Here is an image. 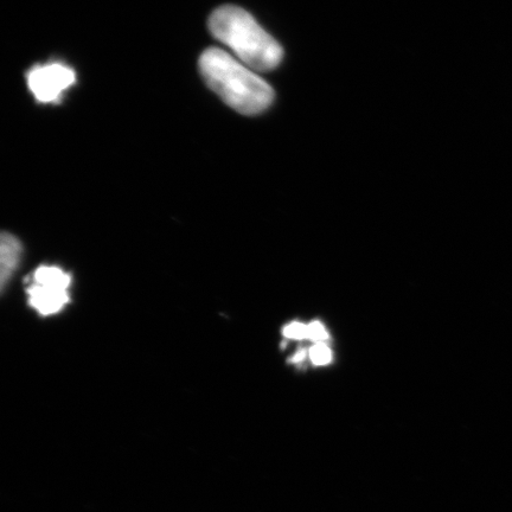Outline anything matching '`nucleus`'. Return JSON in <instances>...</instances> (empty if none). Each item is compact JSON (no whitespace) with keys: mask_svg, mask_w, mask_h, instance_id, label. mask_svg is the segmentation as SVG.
Listing matches in <instances>:
<instances>
[{"mask_svg":"<svg viewBox=\"0 0 512 512\" xmlns=\"http://www.w3.org/2000/svg\"><path fill=\"white\" fill-rule=\"evenodd\" d=\"M200 70L211 91L236 112L256 115L273 104L272 87L222 49L204 51L200 59Z\"/></svg>","mask_w":512,"mask_h":512,"instance_id":"f257e3e1","label":"nucleus"},{"mask_svg":"<svg viewBox=\"0 0 512 512\" xmlns=\"http://www.w3.org/2000/svg\"><path fill=\"white\" fill-rule=\"evenodd\" d=\"M209 29L216 40L226 44L253 70L272 72L283 60L280 44L238 6L224 5L216 9L210 16Z\"/></svg>","mask_w":512,"mask_h":512,"instance_id":"f03ea898","label":"nucleus"},{"mask_svg":"<svg viewBox=\"0 0 512 512\" xmlns=\"http://www.w3.org/2000/svg\"><path fill=\"white\" fill-rule=\"evenodd\" d=\"M70 281V275L59 267H38L28 287L30 306L42 316L60 312L69 302Z\"/></svg>","mask_w":512,"mask_h":512,"instance_id":"7ed1b4c3","label":"nucleus"},{"mask_svg":"<svg viewBox=\"0 0 512 512\" xmlns=\"http://www.w3.org/2000/svg\"><path fill=\"white\" fill-rule=\"evenodd\" d=\"M76 74L61 63H49L32 68L28 74V86L37 101L42 104L59 102L64 92L74 85Z\"/></svg>","mask_w":512,"mask_h":512,"instance_id":"20e7f679","label":"nucleus"},{"mask_svg":"<svg viewBox=\"0 0 512 512\" xmlns=\"http://www.w3.org/2000/svg\"><path fill=\"white\" fill-rule=\"evenodd\" d=\"M21 254L22 245L16 236L3 233L0 236V286H2V291L17 270Z\"/></svg>","mask_w":512,"mask_h":512,"instance_id":"39448f33","label":"nucleus"},{"mask_svg":"<svg viewBox=\"0 0 512 512\" xmlns=\"http://www.w3.org/2000/svg\"><path fill=\"white\" fill-rule=\"evenodd\" d=\"M311 360L317 366H324L331 361V351L323 343H318L310 351Z\"/></svg>","mask_w":512,"mask_h":512,"instance_id":"423d86ee","label":"nucleus"},{"mask_svg":"<svg viewBox=\"0 0 512 512\" xmlns=\"http://www.w3.org/2000/svg\"><path fill=\"white\" fill-rule=\"evenodd\" d=\"M307 338L312 339L313 342H324L329 338L324 326L318 322L312 323L307 326Z\"/></svg>","mask_w":512,"mask_h":512,"instance_id":"0eeeda50","label":"nucleus"},{"mask_svg":"<svg viewBox=\"0 0 512 512\" xmlns=\"http://www.w3.org/2000/svg\"><path fill=\"white\" fill-rule=\"evenodd\" d=\"M283 334L291 339H304L307 338V326L302 323H292L286 326Z\"/></svg>","mask_w":512,"mask_h":512,"instance_id":"6e6552de","label":"nucleus"},{"mask_svg":"<svg viewBox=\"0 0 512 512\" xmlns=\"http://www.w3.org/2000/svg\"><path fill=\"white\" fill-rule=\"evenodd\" d=\"M305 355H306L305 350H299V351L297 352V354H296V355H294V356L291 358V361H292V362H296V363H297V362H302V361H304Z\"/></svg>","mask_w":512,"mask_h":512,"instance_id":"1a4fd4ad","label":"nucleus"}]
</instances>
